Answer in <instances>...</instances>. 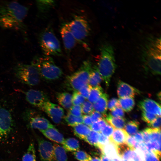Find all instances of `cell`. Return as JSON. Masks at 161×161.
I'll return each mask as SVG.
<instances>
[{
	"label": "cell",
	"mask_w": 161,
	"mask_h": 161,
	"mask_svg": "<svg viewBox=\"0 0 161 161\" xmlns=\"http://www.w3.org/2000/svg\"><path fill=\"white\" fill-rule=\"evenodd\" d=\"M36 3L38 10L41 13L48 12L55 5V2L52 0L37 1Z\"/></svg>",
	"instance_id": "28"
},
{
	"label": "cell",
	"mask_w": 161,
	"mask_h": 161,
	"mask_svg": "<svg viewBox=\"0 0 161 161\" xmlns=\"http://www.w3.org/2000/svg\"><path fill=\"white\" fill-rule=\"evenodd\" d=\"M42 109L55 123H60L64 117V112L60 106L48 101L44 105Z\"/></svg>",
	"instance_id": "14"
},
{
	"label": "cell",
	"mask_w": 161,
	"mask_h": 161,
	"mask_svg": "<svg viewBox=\"0 0 161 161\" xmlns=\"http://www.w3.org/2000/svg\"><path fill=\"white\" fill-rule=\"evenodd\" d=\"M63 145L65 150L69 151L75 152L78 150L80 148L79 141L73 138H69L65 140Z\"/></svg>",
	"instance_id": "29"
},
{
	"label": "cell",
	"mask_w": 161,
	"mask_h": 161,
	"mask_svg": "<svg viewBox=\"0 0 161 161\" xmlns=\"http://www.w3.org/2000/svg\"><path fill=\"white\" fill-rule=\"evenodd\" d=\"M85 101V98L78 91H74L72 96V104L80 106Z\"/></svg>",
	"instance_id": "38"
},
{
	"label": "cell",
	"mask_w": 161,
	"mask_h": 161,
	"mask_svg": "<svg viewBox=\"0 0 161 161\" xmlns=\"http://www.w3.org/2000/svg\"><path fill=\"white\" fill-rule=\"evenodd\" d=\"M40 58H35L30 64L19 63L16 65L15 74L20 81L30 86L39 83L41 78L39 67Z\"/></svg>",
	"instance_id": "4"
},
{
	"label": "cell",
	"mask_w": 161,
	"mask_h": 161,
	"mask_svg": "<svg viewBox=\"0 0 161 161\" xmlns=\"http://www.w3.org/2000/svg\"><path fill=\"white\" fill-rule=\"evenodd\" d=\"M100 150L102 154L110 159L119 157L118 153L117 145L110 141Z\"/></svg>",
	"instance_id": "20"
},
{
	"label": "cell",
	"mask_w": 161,
	"mask_h": 161,
	"mask_svg": "<svg viewBox=\"0 0 161 161\" xmlns=\"http://www.w3.org/2000/svg\"><path fill=\"white\" fill-rule=\"evenodd\" d=\"M134 149L131 148L126 143L117 145L118 155L123 160H129L133 157Z\"/></svg>",
	"instance_id": "21"
},
{
	"label": "cell",
	"mask_w": 161,
	"mask_h": 161,
	"mask_svg": "<svg viewBox=\"0 0 161 161\" xmlns=\"http://www.w3.org/2000/svg\"><path fill=\"white\" fill-rule=\"evenodd\" d=\"M90 116L92 123L97 121L105 117L100 113L97 111H93L90 114Z\"/></svg>",
	"instance_id": "48"
},
{
	"label": "cell",
	"mask_w": 161,
	"mask_h": 161,
	"mask_svg": "<svg viewBox=\"0 0 161 161\" xmlns=\"http://www.w3.org/2000/svg\"><path fill=\"white\" fill-rule=\"evenodd\" d=\"M82 117L83 123L85 124V125L90 127L92 123L90 116L89 115L85 114Z\"/></svg>",
	"instance_id": "51"
},
{
	"label": "cell",
	"mask_w": 161,
	"mask_h": 161,
	"mask_svg": "<svg viewBox=\"0 0 161 161\" xmlns=\"http://www.w3.org/2000/svg\"><path fill=\"white\" fill-rule=\"evenodd\" d=\"M100 161H110L107 157L103 154L100 155Z\"/></svg>",
	"instance_id": "53"
},
{
	"label": "cell",
	"mask_w": 161,
	"mask_h": 161,
	"mask_svg": "<svg viewBox=\"0 0 161 161\" xmlns=\"http://www.w3.org/2000/svg\"><path fill=\"white\" fill-rule=\"evenodd\" d=\"M49 140L63 145L65 139L62 134L55 128H50L40 131Z\"/></svg>",
	"instance_id": "17"
},
{
	"label": "cell",
	"mask_w": 161,
	"mask_h": 161,
	"mask_svg": "<svg viewBox=\"0 0 161 161\" xmlns=\"http://www.w3.org/2000/svg\"><path fill=\"white\" fill-rule=\"evenodd\" d=\"M64 119L68 125L74 127L78 124L83 123L82 116L76 117L69 113L65 116Z\"/></svg>",
	"instance_id": "34"
},
{
	"label": "cell",
	"mask_w": 161,
	"mask_h": 161,
	"mask_svg": "<svg viewBox=\"0 0 161 161\" xmlns=\"http://www.w3.org/2000/svg\"><path fill=\"white\" fill-rule=\"evenodd\" d=\"M137 143L133 136H129L126 143L131 148L134 149V147Z\"/></svg>",
	"instance_id": "50"
},
{
	"label": "cell",
	"mask_w": 161,
	"mask_h": 161,
	"mask_svg": "<svg viewBox=\"0 0 161 161\" xmlns=\"http://www.w3.org/2000/svg\"><path fill=\"white\" fill-rule=\"evenodd\" d=\"M118 100L119 106L126 112L131 111L135 105V101L133 98H120Z\"/></svg>",
	"instance_id": "26"
},
{
	"label": "cell",
	"mask_w": 161,
	"mask_h": 161,
	"mask_svg": "<svg viewBox=\"0 0 161 161\" xmlns=\"http://www.w3.org/2000/svg\"><path fill=\"white\" fill-rule=\"evenodd\" d=\"M69 113L75 117L82 116V112L81 106L79 105L72 106L69 109Z\"/></svg>",
	"instance_id": "42"
},
{
	"label": "cell",
	"mask_w": 161,
	"mask_h": 161,
	"mask_svg": "<svg viewBox=\"0 0 161 161\" xmlns=\"http://www.w3.org/2000/svg\"><path fill=\"white\" fill-rule=\"evenodd\" d=\"M28 8L16 1L0 2V27L26 34L24 21Z\"/></svg>",
	"instance_id": "1"
},
{
	"label": "cell",
	"mask_w": 161,
	"mask_h": 161,
	"mask_svg": "<svg viewBox=\"0 0 161 161\" xmlns=\"http://www.w3.org/2000/svg\"><path fill=\"white\" fill-rule=\"evenodd\" d=\"M39 42L45 56H61L62 53L60 42L51 27H46L40 34Z\"/></svg>",
	"instance_id": "6"
},
{
	"label": "cell",
	"mask_w": 161,
	"mask_h": 161,
	"mask_svg": "<svg viewBox=\"0 0 161 161\" xmlns=\"http://www.w3.org/2000/svg\"><path fill=\"white\" fill-rule=\"evenodd\" d=\"M13 120L9 111L0 107V140L7 137L13 130Z\"/></svg>",
	"instance_id": "9"
},
{
	"label": "cell",
	"mask_w": 161,
	"mask_h": 161,
	"mask_svg": "<svg viewBox=\"0 0 161 161\" xmlns=\"http://www.w3.org/2000/svg\"><path fill=\"white\" fill-rule=\"evenodd\" d=\"M122 161H128V160H123Z\"/></svg>",
	"instance_id": "56"
},
{
	"label": "cell",
	"mask_w": 161,
	"mask_h": 161,
	"mask_svg": "<svg viewBox=\"0 0 161 161\" xmlns=\"http://www.w3.org/2000/svg\"><path fill=\"white\" fill-rule=\"evenodd\" d=\"M98 133L91 131L84 140L90 145L96 147L98 144Z\"/></svg>",
	"instance_id": "35"
},
{
	"label": "cell",
	"mask_w": 161,
	"mask_h": 161,
	"mask_svg": "<svg viewBox=\"0 0 161 161\" xmlns=\"http://www.w3.org/2000/svg\"><path fill=\"white\" fill-rule=\"evenodd\" d=\"M138 106L142 112H146L158 116H160V105L153 100L148 98L144 99L139 103Z\"/></svg>",
	"instance_id": "15"
},
{
	"label": "cell",
	"mask_w": 161,
	"mask_h": 161,
	"mask_svg": "<svg viewBox=\"0 0 161 161\" xmlns=\"http://www.w3.org/2000/svg\"><path fill=\"white\" fill-rule=\"evenodd\" d=\"M75 158L80 161H90L92 158L86 152L82 150H77L73 152Z\"/></svg>",
	"instance_id": "37"
},
{
	"label": "cell",
	"mask_w": 161,
	"mask_h": 161,
	"mask_svg": "<svg viewBox=\"0 0 161 161\" xmlns=\"http://www.w3.org/2000/svg\"><path fill=\"white\" fill-rule=\"evenodd\" d=\"M108 95L106 93H103L99 99L93 103L94 110L99 112L106 117L107 110Z\"/></svg>",
	"instance_id": "18"
},
{
	"label": "cell",
	"mask_w": 161,
	"mask_h": 161,
	"mask_svg": "<svg viewBox=\"0 0 161 161\" xmlns=\"http://www.w3.org/2000/svg\"><path fill=\"white\" fill-rule=\"evenodd\" d=\"M22 161H36L35 150L34 144L31 143L22 158Z\"/></svg>",
	"instance_id": "33"
},
{
	"label": "cell",
	"mask_w": 161,
	"mask_h": 161,
	"mask_svg": "<svg viewBox=\"0 0 161 161\" xmlns=\"http://www.w3.org/2000/svg\"><path fill=\"white\" fill-rule=\"evenodd\" d=\"M92 67V63L89 60L83 61L77 71L67 78L66 84L67 87L74 91H78L82 87L88 84Z\"/></svg>",
	"instance_id": "7"
},
{
	"label": "cell",
	"mask_w": 161,
	"mask_h": 161,
	"mask_svg": "<svg viewBox=\"0 0 161 161\" xmlns=\"http://www.w3.org/2000/svg\"><path fill=\"white\" fill-rule=\"evenodd\" d=\"M161 38L152 35L147 37L142 45L141 58L145 70L154 75L161 74Z\"/></svg>",
	"instance_id": "2"
},
{
	"label": "cell",
	"mask_w": 161,
	"mask_h": 161,
	"mask_svg": "<svg viewBox=\"0 0 161 161\" xmlns=\"http://www.w3.org/2000/svg\"><path fill=\"white\" fill-rule=\"evenodd\" d=\"M118 106H119L118 100L117 99L113 98L108 101L107 108L111 111Z\"/></svg>",
	"instance_id": "47"
},
{
	"label": "cell",
	"mask_w": 161,
	"mask_h": 161,
	"mask_svg": "<svg viewBox=\"0 0 161 161\" xmlns=\"http://www.w3.org/2000/svg\"><path fill=\"white\" fill-rule=\"evenodd\" d=\"M129 136L124 129H115L109 138L110 141L118 145L126 143Z\"/></svg>",
	"instance_id": "19"
},
{
	"label": "cell",
	"mask_w": 161,
	"mask_h": 161,
	"mask_svg": "<svg viewBox=\"0 0 161 161\" xmlns=\"http://www.w3.org/2000/svg\"><path fill=\"white\" fill-rule=\"evenodd\" d=\"M150 139V142L161 144L160 129L147 128Z\"/></svg>",
	"instance_id": "31"
},
{
	"label": "cell",
	"mask_w": 161,
	"mask_h": 161,
	"mask_svg": "<svg viewBox=\"0 0 161 161\" xmlns=\"http://www.w3.org/2000/svg\"><path fill=\"white\" fill-rule=\"evenodd\" d=\"M38 141L41 161H55L52 144L41 138H38Z\"/></svg>",
	"instance_id": "12"
},
{
	"label": "cell",
	"mask_w": 161,
	"mask_h": 161,
	"mask_svg": "<svg viewBox=\"0 0 161 161\" xmlns=\"http://www.w3.org/2000/svg\"><path fill=\"white\" fill-rule=\"evenodd\" d=\"M68 24L76 42L87 51H89L90 49L88 38L90 28L87 20L81 16L75 15Z\"/></svg>",
	"instance_id": "5"
},
{
	"label": "cell",
	"mask_w": 161,
	"mask_h": 161,
	"mask_svg": "<svg viewBox=\"0 0 161 161\" xmlns=\"http://www.w3.org/2000/svg\"><path fill=\"white\" fill-rule=\"evenodd\" d=\"M39 71L41 77L44 79L54 80L60 78L63 74L61 69L55 64L50 56L40 58Z\"/></svg>",
	"instance_id": "8"
},
{
	"label": "cell",
	"mask_w": 161,
	"mask_h": 161,
	"mask_svg": "<svg viewBox=\"0 0 161 161\" xmlns=\"http://www.w3.org/2000/svg\"><path fill=\"white\" fill-rule=\"evenodd\" d=\"M73 130L76 137L83 140H84L91 131L90 128L83 123L78 124L74 126Z\"/></svg>",
	"instance_id": "25"
},
{
	"label": "cell",
	"mask_w": 161,
	"mask_h": 161,
	"mask_svg": "<svg viewBox=\"0 0 161 161\" xmlns=\"http://www.w3.org/2000/svg\"><path fill=\"white\" fill-rule=\"evenodd\" d=\"M158 116L145 112H142V118L143 120L149 124L154 121Z\"/></svg>",
	"instance_id": "40"
},
{
	"label": "cell",
	"mask_w": 161,
	"mask_h": 161,
	"mask_svg": "<svg viewBox=\"0 0 161 161\" xmlns=\"http://www.w3.org/2000/svg\"><path fill=\"white\" fill-rule=\"evenodd\" d=\"M106 117L107 123L114 129H123L126 124V120L123 117H113L110 114Z\"/></svg>",
	"instance_id": "24"
},
{
	"label": "cell",
	"mask_w": 161,
	"mask_h": 161,
	"mask_svg": "<svg viewBox=\"0 0 161 161\" xmlns=\"http://www.w3.org/2000/svg\"><path fill=\"white\" fill-rule=\"evenodd\" d=\"M108 124L104 118L93 122L90 126L91 130L96 132H100L102 128Z\"/></svg>",
	"instance_id": "36"
},
{
	"label": "cell",
	"mask_w": 161,
	"mask_h": 161,
	"mask_svg": "<svg viewBox=\"0 0 161 161\" xmlns=\"http://www.w3.org/2000/svg\"><path fill=\"white\" fill-rule=\"evenodd\" d=\"M117 93L120 98L126 97L133 98L139 94L140 92L129 84L120 80L117 83Z\"/></svg>",
	"instance_id": "16"
},
{
	"label": "cell",
	"mask_w": 161,
	"mask_h": 161,
	"mask_svg": "<svg viewBox=\"0 0 161 161\" xmlns=\"http://www.w3.org/2000/svg\"><path fill=\"white\" fill-rule=\"evenodd\" d=\"M160 157L152 151H148L145 154L144 161H160Z\"/></svg>",
	"instance_id": "43"
},
{
	"label": "cell",
	"mask_w": 161,
	"mask_h": 161,
	"mask_svg": "<svg viewBox=\"0 0 161 161\" xmlns=\"http://www.w3.org/2000/svg\"><path fill=\"white\" fill-rule=\"evenodd\" d=\"M103 93V89L100 86L91 87L88 98L89 101L92 103L96 102Z\"/></svg>",
	"instance_id": "30"
},
{
	"label": "cell",
	"mask_w": 161,
	"mask_h": 161,
	"mask_svg": "<svg viewBox=\"0 0 161 161\" xmlns=\"http://www.w3.org/2000/svg\"><path fill=\"white\" fill-rule=\"evenodd\" d=\"M53 145L55 161H67L66 153L64 148L56 143H54Z\"/></svg>",
	"instance_id": "27"
},
{
	"label": "cell",
	"mask_w": 161,
	"mask_h": 161,
	"mask_svg": "<svg viewBox=\"0 0 161 161\" xmlns=\"http://www.w3.org/2000/svg\"><path fill=\"white\" fill-rule=\"evenodd\" d=\"M114 130V128L108 123L102 128L101 131L103 135L109 138L111 136Z\"/></svg>",
	"instance_id": "44"
},
{
	"label": "cell",
	"mask_w": 161,
	"mask_h": 161,
	"mask_svg": "<svg viewBox=\"0 0 161 161\" xmlns=\"http://www.w3.org/2000/svg\"><path fill=\"white\" fill-rule=\"evenodd\" d=\"M134 137L137 143H140L143 142V138L141 131L137 132Z\"/></svg>",
	"instance_id": "52"
},
{
	"label": "cell",
	"mask_w": 161,
	"mask_h": 161,
	"mask_svg": "<svg viewBox=\"0 0 161 161\" xmlns=\"http://www.w3.org/2000/svg\"><path fill=\"white\" fill-rule=\"evenodd\" d=\"M26 99L30 104L42 109L45 104L49 101L47 96L42 91L31 89L25 93Z\"/></svg>",
	"instance_id": "11"
},
{
	"label": "cell",
	"mask_w": 161,
	"mask_h": 161,
	"mask_svg": "<svg viewBox=\"0 0 161 161\" xmlns=\"http://www.w3.org/2000/svg\"><path fill=\"white\" fill-rule=\"evenodd\" d=\"M25 116L28 121V126L32 128L37 129L41 131L54 127L45 117L33 115L31 110H28L26 111L25 114Z\"/></svg>",
	"instance_id": "10"
},
{
	"label": "cell",
	"mask_w": 161,
	"mask_h": 161,
	"mask_svg": "<svg viewBox=\"0 0 161 161\" xmlns=\"http://www.w3.org/2000/svg\"><path fill=\"white\" fill-rule=\"evenodd\" d=\"M122 159L119 157L111 159L110 161H122Z\"/></svg>",
	"instance_id": "54"
},
{
	"label": "cell",
	"mask_w": 161,
	"mask_h": 161,
	"mask_svg": "<svg viewBox=\"0 0 161 161\" xmlns=\"http://www.w3.org/2000/svg\"><path fill=\"white\" fill-rule=\"evenodd\" d=\"M148 125L152 128L160 129V116H157L154 121Z\"/></svg>",
	"instance_id": "49"
},
{
	"label": "cell",
	"mask_w": 161,
	"mask_h": 161,
	"mask_svg": "<svg viewBox=\"0 0 161 161\" xmlns=\"http://www.w3.org/2000/svg\"><path fill=\"white\" fill-rule=\"evenodd\" d=\"M139 124L138 122L135 120L130 121L126 123L124 130L128 134L134 135L138 131Z\"/></svg>",
	"instance_id": "32"
},
{
	"label": "cell",
	"mask_w": 161,
	"mask_h": 161,
	"mask_svg": "<svg viewBox=\"0 0 161 161\" xmlns=\"http://www.w3.org/2000/svg\"><path fill=\"white\" fill-rule=\"evenodd\" d=\"M56 97L59 104L64 108L69 109L72 106V95L69 93L67 92L58 93Z\"/></svg>",
	"instance_id": "22"
},
{
	"label": "cell",
	"mask_w": 161,
	"mask_h": 161,
	"mask_svg": "<svg viewBox=\"0 0 161 161\" xmlns=\"http://www.w3.org/2000/svg\"><path fill=\"white\" fill-rule=\"evenodd\" d=\"M90 161H100V159L97 157H95L92 158Z\"/></svg>",
	"instance_id": "55"
},
{
	"label": "cell",
	"mask_w": 161,
	"mask_h": 161,
	"mask_svg": "<svg viewBox=\"0 0 161 161\" xmlns=\"http://www.w3.org/2000/svg\"><path fill=\"white\" fill-rule=\"evenodd\" d=\"M102 80L97 66H92L89 75L88 84L92 87L99 86Z\"/></svg>",
	"instance_id": "23"
},
{
	"label": "cell",
	"mask_w": 161,
	"mask_h": 161,
	"mask_svg": "<svg viewBox=\"0 0 161 161\" xmlns=\"http://www.w3.org/2000/svg\"><path fill=\"white\" fill-rule=\"evenodd\" d=\"M91 87L88 84L81 88L78 91L85 99H88Z\"/></svg>",
	"instance_id": "46"
},
{
	"label": "cell",
	"mask_w": 161,
	"mask_h": 161,
	"mask_svg": "<svg viewBox=\"0 0 161 161\" xmlns=\"http://www.w3.org/2000/svg\"><path fill=\"white\" fill-rule=\"evenodd\" d=\"M110 114L113 117H123L124 116V112L120 106H118L111 111Z\"/></svg>",
	"instance_id": "45"
},
{
	"label": "cell",
	"mask_w": 161,
	"mask_h": 161,
	"mask_svg": "<svg viewBox=\"0 0 161 161\" xmlns=\"http://www.w3.org/2000/svg\"><path fill=\"white\" fill-rule=\"evenodd\" d=\"M110 142L109 138L105 136L101 133H99L98 144L96 147L100 149Z\"/></svg>",
	"instance_id": "41"
},
{
	"label": "cell",
	"mask_w": 161,
	"mask_h": 161,
	"mask_svg": "<svg viewBox=\"0 0 161 161\" xmlns=\"http://www.w3.org/2000/svg\"><path fill=\"white\" fill-rule=\"evenodd\" d=\"M60 33L66 52L69 55L77 42L69 29L68 23L62 24L61 27Z\"/></svg>",
	"instance_id": "13"
},
{
	"label": "cell",
	"mask_w": 161,
	"mask_h": 161,
	"mask_svg": "<svg viewBox=\"0 0 161 161\" xmlns=\"http://www.w3.org/2000/svg\"><path fill=\"white\" fill-rule=\"evenodd\" d=\"M100 51V56L97 67L102 80L108 87L116 67L114 49L110 44L106 43L101 46Z\"/></svg>",
	"instance_id": "3"
},
{
	"label": "cell",
	"mask_w": 161,
	"mask_h": 161,
	"mask_svg": "<svg viewBox=\"0 0 161 161\" xmlns=\"http://www.w3.org/2000/svg\"><path fill=\"white\" fill-rule=\"evenodd\" d=\"M81 108L82 113L85 114H90L94 111L93 104L89 101H85L82 104Z\"/></svg>",
	"instance_id": "39"
}]
</instances>
